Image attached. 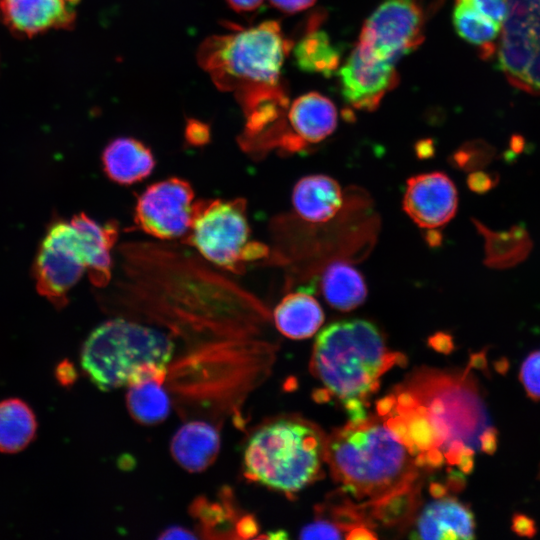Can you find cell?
<instances>
[{"label": "cell", "instance_id": "cell-1", "mask_svg": "<svg viewBox=\"0 0 540 540\" xmlns=\"http://www.w3.org/2000/svg\"><path fill=\"white\" fill-rule=\"evenodd\" d=\"M325 463L351 505L383 517L412 499L420 462L392 421L364 415L351 418L327 436Z\"/></svg>", "mask_w": 540, "mask_h": 540}, {"label": "cell", "instance_id": "cell-2", "mask_svg": "<svg viewBox=\"0 0 540 540\" xmlns=\"http://www.w3.org/2000/svg\"><path fill=\"white\" fill-rule=\"evenodd\" d=\"M398 396L394 414L388 415L416 452L421 465L438 464L445 455L465 472L481 450L488 426L482 402L471 381L444 373L416 375Z\"/></svg>", "mask_w": 540, "mask_h": 540}, {"label": "cell", "instance_id": "cell-3", "mask_svg": "<svg viewBox=\"0 0 540 540\" xmlns=\"http://www.w3.org/2000/svg\"><path fill=\"white\" fill-rule=\"evenodd\" d=\"M396 355L378 328L362 319L334 322L317 336L312 352L313 374L345 404L351 418L366 415L361 400L373 392Z\"/></svg>", "mask_w": 540, "mask_h": 540}, {"label": "cell", "instance_id": "cell-4", "mask_svg": "<svg viewBox=\"0 0 540 540\" xmlns=\"http://www.w3.org/2000/svg\"><path fill=\"white\" fill-rule=\"evenodd\" d=\"M327 435L315 423L295 415L261 424L243 450L247 479L286 494L317 480L325 463Z\"/></svg>", "mask_w": 540, "mask_h": 540}, {"label": "cell", "instance_id": "cell-5", "mask_svg": "<svg viewBox=\"0 0 540 540\" xmlns=\"http://www.w3.org/2000/svg\"><path fill=\"white\" fill-rule=\"evenodd\" d=\"M174 347L171 338L157 328L115 318L89 334L82 346L81 366L103 391L149 379L163 382Z\"/></svg>", "mask_w": 540, "mask_h": 540}, {"label": "cell", "instance_id": "cell-6", "mask_svg": "<svg viewBox=\"0 0 540 540\" xmlns=\"http://www.w3.org/2000/svg\"><path fill=\"white\" fill-rule=\"evenodd\" d=\"M292 47L279 22L268 20L208 37L197 60L217 88L233 92L240 100L281 85V69Z\"/></svg>", "mask_w": 540, "mask_h": 540}, {"label": "cell", "instance_id": "cell-7", "mask_svg": "<svg viewBox=\"0 0 540 540\" xmlns=\"http://www.w3.org/2000/svg\"><path fill=\"white\" fill-rule=\"evenodd\" d=\"M183 242L213 265L243 273L246 263L266 258L268 247L251 240L243 198L195 201L192 222Z\"/></svg>", "mask_w": 540, "mask_h": 540}, {"label": "cell", "instance_id": "cell-8", "mask_svg": "<svg viewBox=\"0 0 540 540\" xmlns=\"http://www.w3.org/2000/svg\"><path fill=\"white\" fill-rule=\"evenodd\" d=\"M507 14L496 47L509 83L540 94V0H506Z\"/></svg>", "mask_w": 540, "mask_h": 540}, {"label": "cell", "instance_id": "cell-9", "mask_svg": "<svg viewBox=\"0 0 540 540\" xmlns=\"http://www.w3.org/2000/svg\"><path fill=\"white\" fill-rule=\"evenodd\" d=\"M85 271V256L76 228L71 222L53 221L33 265L37 291L55 307L62 308Z\"/></svg>", "mask_w": 540, "mask_h": 540}, {"label": "cell", "instance_id": "cell-10", "mask_svg": "<svg viewBox=\"0 0 540 540\" xmlns=\"http://www.w3.org/2000/svg\"><path fill=\"white\" fill-rule=\"evenodd\" d=\"M424 40L423 13L416 0H383L365 21L357 47L376 59L396 63Z\"/></svg>", "mask_w": 540, "mask_h": 540}, {"label": "cell", "instance_id": "cell-11", "mask_svg": "<svg viewBox=\"0 0 540 540\" xmlns=\"http://www.w3.org/2000/svg\"><path fill=\"white\" fill-rule=\"evenodd\" d=\"M194 203L193 188L186 180L171 177L158 181L137 197L135 225L161 240L184 238L191 226Z\"/></svg>", "mask_w": 540, "mask_h": 540}, {"label": "cell", "instance_id": "cell-12", "mask_svg": "<svg viewBox=\"0 0 540 540\" xmlns=\"http://www.w3.org/2000/svg\"><path fill=\"white\" fill-rule=\"evenodd\" d=\"M338 77L344 100L363 111L375 110L399 81L395 63L367 55L357 46L339 69Z\"/></svg>", "mask_w": 540, "mask_h": 540}, {"label": "cell", "instance_id": "cell-13", "mask_svg": "<svg viewBox=\"0 0 540 540\" xmlns=\"http://www.w3.org/2000/svg\"><path fill=\"white\" fill-rule=\"evenodd\" d=\"M403 210L420 228L437 229L456 214L457 189L442 172L418 174L407 180Z\"/></svg>", "mask_w": 540, "mask_h": 540}, {"label": "cell", "instance_id": "cell-14", "mask_svg": "<svg viewBox=\"0 0 540 540\" xmlns=\"http://www.w3.org/2000/svg\"><path fill=\"white\" fill-rule=\"evenodd\" d=\"M80 0H0V18L17 38H32L52 29H72Z\"/></svg>", "mask_w": 540, "mask_h": 540}, {"label": "cell", "instance_id": "cell-15", "mask_svg": "<svg viewBox=\"0 0 540 540\" xmlns=\"http://www.w3.org/2000/svg\"><path fill=\"white\" fill-rule=\"evenodd\" d=\"M414 539L475 538V519L464 503L452 497H440L428 502L416 517L410 535Z\"/></svg>", "mask_w": 540, "mask_h": 540}, {"label": "cell", "instance_id": "cell-16", "mask_svg": "<svg viewBox=\"0 0 540 540\" xmlns=\"http://www.w3.org/2000/svg\"><path fill=\"white\" fill-rule=\"evenodd\" d=\"M70 222L78 232L91 283L98 288L107 286L112 276L111 251L118 226L113 221L101 225L85 213L76 214Z\"/></svg>", "mask_w": 540, "mask_h": 540}, {"label": "cell", "instance_id": "cell-17", "mask_svg": "<svg viewBox=\"0 0 540 540\" xmlns=\"http://www.w3.org/2000/svg\"><path fill=\"white\" fill-rule=\"evenodd\" d=\"M287 116L291 133L306 145L330 136L336 129L338 119L333 102L317 92H309L295 99Z\"/></svg>", "mask_w": 540, "mask_h": 540}, {"label": "cell", "instance_id": "cell-18", "mask_svg": "<svg viewBox=\"0 0 540 540\" xmlns=\"http://www.w3.org/2000/svg\"><path fill=\"white\" fill-rule=\"evenodd\" d=\"M292 204L296 213L312 223L332 219L343 204L339 183L330 176L313 174L301 178L292 191Z\"/></svg>", "mask_w": 540, "mask_h": 540}, {"label": "cell", "instance_id": "cell-19", "mask_svg": "<svg viewBox=\"0 0 540 540\" xmlns=\"http://www.w3.org/2000/svg\"><path fill=\"white\" fill-rule=\"evenodd\" d=\"M101 158L107 177L120 185L142 181L156 164L150 148L131 137H119L109 142Z\"/></svg>", "mask_w": 540, "mask_h": 540}, {"label": "cell", "instance_id": "cell-20", "mask_svg": "<svg viewBox=\"0 0 540 540\" xmlns=\"http://www.w3.org/2000/svg\"><path fill=\"white\" fill-rule=\"evenodd\" d=\"M220 437L217 430L202 421L183 425L171 441V453L176 462L190 472L210 466L217 457Z\"/></svg>", "mask_w": 540, "mask_h": 540}, {"label": "cell", "instance_id": "cell-21", "mask_svg": "<svg viewBox=\"0 0 540 540\" xmlns=\"http://www.w3.org/2000/svg\"><path fill=\"white\" fill-rule=\"evenodd\" d=\"M273 319L277 329L290 339L313 336L324 321L318 301L305 292L287 294L275 307Z\"/></svg>", "mask_w": 540, "mask_h": 540}, {"label": "cell", "instance_id": "cell-22", "mask_svg": "<svg viewBox=\"0 0 540 540\" xmlns=\"http://www.w3.org/2000/svg\"><path fill=\"white\" fill-rule=\"evenodd\" d=\"M477 230L485 239V264L491 268L506 269L523 262L533 248L532 239L522 224L508 231L494 232L478 221Z\"/></svg>", "mask_w": 540, "mask_h": 540}, {"label": "cell", "instance_id": "cell-23", "mask_svg": "<svg viewBox=\"0 0 540 540\" xmlns=\"http://www.w3.org/2000/svg\"><path fill=\"white\" fill-rule=\"evenodd\" d=\"M321 291L328 304L340 311L360 306L367 297V286L362 274L344 261L331 263L323 272Z\"/></svg>", "mask_w": 540, "mask_h": 540}, {"label": "cell", "instance_id": "cell-24", "mask_svg": "<svg viewBox=\"0 0 540 540\" xmlns=\"http://www.w3.org/2000/svg\"><path fill=\"white\" fill-rule=\"evenodd\" d=\"M293 56L300 70L329 76L340 64L341 50L312 20L307 32L294 46Z\"/></svg>", "mask_w": 540, "mask_h": 540}, {"label": "cell", "instance_id": "cell-25", "mask_svg": "<svg viewBox=\"0 0 540 540\" xmlns=\"http://www.w3.org/2000/svg\"><path fill=\"white\" fill-rule=\"evenodd\" d=\"M452 23L457 34L477 46L483 57H490L496 50L501 25L479 12L471 0H455Z\"/></svg>", "mask_w": 540, "mask_h": 540}, {"label": "cell", "instance_id": "cell-26", "mask_svg": "<svg viewBox=\"0 0 540 540\" xmlns=\"http://www.w3.org/2000/svg\"><path fill=\"white\" fill-rule=\"evenodd\" d=\"M36 418L30 407L19 399L0 402V451L16 453L34 438Z\"/></svg>", "mask_w": 540, "mask_h": 540}, {"label": "cell", "instance_id": "cell-27", "mask_svg": "<svg viewBox=\"0 0 540 540\" xmlns=\"http://www.w3.org/2000/svg\"><path fill=\"white\" fill-rule=\"evenodd\" d=\"M162 383L149 379L128 386L127 406L135 420L152 425L167 418L170 399Z\"/></svg>", "mask_w": 540, "mask_h": 540}, {"label": "cell", "instance_id": "cell-28", "mask_svg": "<svg viewBox=\"0 0 540 540\" xmlns=\"http://www.w3.org/2000/svg\"><path fill=\"white\" fill-rule=\"evenodd\" d=\"M494 149L482 141L470 142L460 148L453 156L455 165L466 171L484 168L493 158Z\"/></svg>", "mask_w": 540, "mask_h": 540}, {"label": "cell", "instance_id": "cell-29", "mask_svg": "<svg viewBox=\"0 0 540 540\" xmlns=\"http://www.w3.org/2000/svg\"><path fill=\"white\" fill-rule=\"evenodd\" d=\"M520 381L527 395L535 400H540V350L533 351L523 361L520 373Z\"/></svg>", "mask_w": 540, "mask_h": 540}, {"label": "cell", "instance_id": "cell-30", "mask_svg": "<svg viewBox=\"0 0 540 540\" xmlns=\"http://www.w3.org/2000/svg\"><path fill=\"white\" fill-rule=\"evenodd\" d=\"M348 530L336 520L318 518L304 526L300 532L301 539H343Z\"/></svg>", "mask_w": 540, "mask_h": 540}, {"label": "cell", "instance_id": "cell-31", "mask_svg": "<svg viewBox=\"0 0 540 540\" xmlns=\"http://www.w3.org/2000/svg\"><path fill=\"white\" fill-rule=\"evenodd\" d=\"M499 182L497 173H488L481 170L472 171L467 177L469 189L478 194H484L495 188Z\"/></svg>", "mask_w": 540, "mask_h": 540}, {"label": "cell", "instance_id": "cell-32", "mask_svg": "<svg viewBox=\"0 0 540 540\" xmlns=\"http://www.w3.org/2000/svg\"><path fill=\"white\" fill-rule=\"evenodd\" d=\"M471 2L479 12L502 26L507 14L506 0H471Z\"/></svg>", "mask_w": 540, "mask_h": 540}, {"label": "cell", "instance_id": "cell-33", "mask_svg": "<svg viewBox=\"0 0 540 540\" xmlns=\"http://www.w3.org/2000/svg\"><path fill=\"white\" fill-rule=\"evenodd\" d=\"M208 125L195 119L187 122L185 129L186 139L193 145H202L209 140Z\"/></svg>", "mask_w": 540, "mask_h": 540}, {"label": "cell", "instance_id": "cell-34", "mask_svg": "<svg viewBox=\"0 0 540 540\" xmlns=\"http://www.w3.org/2000/svg\"><path fill=\"white\" fill-rule=\"evenodd\" d=\"M512 530L519 536L532 537L536 533V525L530 517L518 513L512 518Z\"/></svg>", "mask_w": 540, "mask_h": 540}, {"label": "cell", "instance_id": "cell-35", "mask_svg": "<svg viewBox=\"0 0 540 540\" xmlns=\"http://www.w3.org/2000/svg\"><path fill=\"white\" fill-rule=\"evenodd\" d=\"M316 0H269L271 5L284 13H297L311 7Z\"/></svg>", "mask_w": 540, "mask_h": 540}, {"label": "cell", "instance_id": "cell-36", "mask_svg": "<svg viewBox=\"0 0 540 540\" xmlns=\"http://www.w3.org/2000/svg\"><path fill=\"white\" fill-rule=\"evenodd\" d=\"M77 377L76 370L68 360L62 361L56 368V378L63 386L71 385Z\"/></svg>", "mask_w": 540, "mask_h": 540}, {"label": "cell", "instance_id": "cell-37", "mask_svg": "<svg viewBox=\"0 0 540 540\" xmlns=\"http://www.w3.org/2000/svg\"><path fill=\"white\" fill-rule=\"evenodd\" d=\"M227 4L238 13H249L256 11L263 3V0H226Z\"/></svg>", "mask_w": 540, "mask_h": 540}, {"label": "cell", "instance_id": "cell-38", "mask_svg": "<svg viewBox=\"0 0 540 540\" xmlns=\"http://www.w3.org/2000/svg\"><path fill=\"white\" fill-rule=\"evenodd\" d=\"M160 539H195L197 536H195L193 533H191L189 530L178 527V526H172L168 529H166L160 536Z\"/></svg>", "mask_w": 540, "mask_h": 540}, {"label": "cell", "instance_id": "cell-39", "mask_svg": "<svg viewBox=\"0 0 540 540\" xmlns=\"http://www.w3.org/2000/svg\"><path fill=\"white\" fill-rule=\"evenodd\" d=\"M416 152L420 158L430 157L433 154L432 143L430 141H422L418 143Z\"/></svg>", "mask_w": 540, "mask_h": 540}, {"label": "cell", "instance_id": "cell-40", "mask_svg": "<svg viewBox=\"0 0 540 540\" xmlns=\"http://www.w3.org/2000/svg\"><path fill=\"white\" fill-rule=\"evenodd\" d=\"M510 148L514 153L522 152L524 148V139L521 136L514 135L510 142Z\"/></svg>", "mask_w": 540, "mask_h": 540}, {"label": "cell", "instance_id": "cell-41", "mask_svg": "<svg viewBox=\"0 0 540 540\" xmlns=\"http://www.w3.org/2000/svg\"><path fill=\"white\" fill-rule=\"evenodd\" d=\"M538 478L540 479V469H539V473H538Z\"/></svg>", "mask_w": 540, "mask_h": 540}]
</instances>
